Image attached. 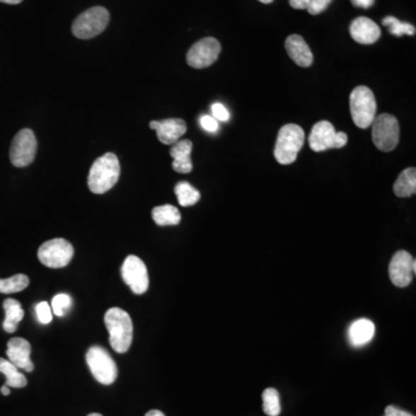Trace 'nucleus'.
<instances>
[{"instance_id":"nucleus-1","label":"nucleus","mask_w":416,"mask_h":416,"mask_svg":"<svg viewBox=\"0 0 416 416\" xmlns=\"http://www.w3.org/2000/svg\"><path fill=\"white\" fill-rule=\"evenodd\" d=\"M120 160L114 153L102 155L93 163L88 176V187L95 195H103L120 180Z\"/></svg>"},{"instance_id":"nucleus-2","label":"nucleus","mask_w":416,"mask_h":416,"mask_svg":"<svg viewBox=\"0 0 416 416\" xmlns=\"http://www.w3.org/2000/svg\"><path fill=\"white\" fill-rule=\"evenodd\" d=\"M104 323L109 332V341L117 353H127L133 340L132 319L120 308H111L104 315Z\"/></svg>"},{"instance_id":"nucleus-3","label":"nucleus","mask_w":416,"mask_h":416,"mask_svg":"<svg viewBox=\"0 0 416 416\" xmlns=\"http://www.w3.org/2000/svg\"><path fill=\"white\" fill-rule=\"evenodd\" d=\"M304 131L296 124H287L281 127L275 144V160L284 166L294 163L304 145Z\"/></svg>"},{"instance_id":"nucleus-4","label":"nucleus","mask_w":416,"mask_h":416,"mask_svg":"<svg viewBox=\"0 0 416 416\" xmlns=\"http://www.w3.org/2000/svg\"><path fill=\"white\" fill-rule=\"evenodd\" d=\"M350 114L353 122L359 129L371 127L376 118L377 104L371 89L366 86H359L354 89L349 98Z\"/></svg>"},{"instance_id":"nucleus-5","label":"nucleus","mask_w":416,"mask_h":416,"mask_svg":"<svg viewBox=\"0 0 416 416\" xmlns=\"http://www.w3.org/2000/svg\"><path fill=\"white\" fill-rule=\"evenodd\" d=\"M110 21L107 8L95 6L81 13L72 25V33L76 38L89 40L101 34Z\"/></svg>"},{"instance_id":"nucleus-6","label":"nucleus","mask_w":416,"mask_h":416,"mask_svg":"<svg viewBox=\"0 0 416 416\" xmlns=\"http://www.w3.org/2000/svg\"><path fill=\"white\" fill-rule=\"evenodd\" d=\"M86 362L94 379L103 385L115 383L118 376V369L114 359L107 349L101 346H93L86 354Z\"/></svg>"},{"instance_id":"nucleus-7","label":"nucleus","mask_w":416,"mask_h":416,"mask_svg":"<svg viewBox=\"0 0 416 416\" xmlns=\"http://www.w3.org/2000/svg\"><path fill=\"white\" fill-rule=\"evenodd\" d=\"M372 141L381 151H391L397 147L400 138V127L395 117L381 114L371 124Z\"/></svg>"},{"instance_id":"nucleus-8","label":"nucleus","mask_w":416,"mask_h":416,"mask_svg":"<svg viewBox=\"0 0 416 416\" xmlns=\"http://www.w3.org/2000/svg\"><path fill=\"white\" fill-rule=\"evenodd\" d=\"M74 255L73 245L64 238H54L43 243L37 251V257L43 265L49 268H62L69 265Z\"/></svg>"},{"instance_id":"nucleus-9","label":"nucleus","mask_w":416,"mask_h":416,"mask_svg":"<svg viewBox=\"0 0 416 416\" xmlns=\"http://www.w3.org/2000/svg\"><path fill=\"white\" fill-rule=\"evenodd\" d=\"M348 142L345 132H337L328 120H322L312 127L309 145L313 151H325L332 149H342Z\"/></svg>"},{"instance_id":"nucleus-10","label":"nucleus","mask_w":416,"mask_h":416,"mask_svg":"<svg viewBox=\"0 0 416 416\" xmlns=\"http://www.w3.org/2000/svg\"><path fill=\"white\" fill-rule=\"evenodd\" d=\"M37 151V140L32 129H23L16 133L11 144L10 160L16 168L33 163Z\"/></svg>"},{"instance_id":"nucleus-11","label":"nucleus","mask_w":416,"mask_h":416,"mask_svg":"<svg viewBox=\"0 0 416 416\" xmlns=\"http://www.w3.org/2000/svg\"><path fill=\"white\" fill-rule=\"evenodd\" d=\"M122 277L136 295L145 294L149 287V277L145 262L137 255H129L122 265Z\"/></svg>"},{"instance_id":"nucleus-12","label":"nucleus","mask_w":416,"mask_h":416,"mask_svg":"<svg viewBox=\"0 0 416 416\" xmlns=\"http://www.w3.org/2000/svg\"><path fill=\"white\" fill-rule=\"evenodd\" d=\"M221 45L213 37L202 38L191 47L186 54V62L193 69H206L218 60Z\"/></svg>"},{"instance_id":"nucleus-13","label":"nucleus","mask_w":416,"mask_h":416,"mask_svg":"<svg viewBox=\"0 0 416 416\" xmlns=\"http://www.w3.org/2000/svg\"><path fill=\"white\" fill-rule=\"evenodd\" d=\"M416 272V260L404 250L398 251L392 257L388 266V275L392 284L399 288H405L413 280Z\"/></svg>"},{"instance_id":"nucleus-14","label":"nucleus","mask_w":416,"mask_h":416,"mask_svg":"<svg viewBox=\"0 0 416 416\" xmlns=\"http://www.w3.org/2000/svg\"><path fill=\"white\" fill-rule=\"evenodd\" d=\"M7 357L8 361L20 370L34 371V363L30 359L32 346L23 337H12L7 342Z\"/></svg>"},{"instance_id":"nucleus-15","label":"nucleus","mask_w":416,"mask_h":416,"mask_svg":"<svg viewBox=\"0 0 416 416\" xmlns=\"http://www.w3.org/2000/svg\"><path fill=\"white\" fill-rule=\"evenodd\" d=\"M149 127L156 131L158 139L164 145H173L186 133V124L180 118H169V120H153Z\"/></svg>"},{"instance_id":"nucleus-16","label":"nucleus","mask_w":416,"mask_h":416,"mask_svg":"<svg viewBox=\"0 0 416 416\" xmlns=\"http://www.w3.org/2000/svg\"><path fill=\"white\" fill-rule=\"evenodd\" d=\"M349 32L354 41L359 45H372L381 37V28L379 25L366 16H359L354 20L350 25Z\"/></svg>"},{"instance_id":"nucleus-17","label":"nucleus","mask_w":416,"mask_h":416,"mask_svg":"<svg viewBox=\"0 0 416 416\" xmlns=\"http://www.w3.org/2000/svg\"><path fill=\"white\" fill-rule=\"evenodd\" d=\"M286 50L288 56L301 67H311L313 62V54H312L310 47L308 45L304 38L300 35H290L286 40Z\"/></svg>"},{"instance_id":"nucleus-18","label":"nucleus","mask_w":416,"mask_h":416,"mask_svg":"<svg viewBox=\"0 0 416 416\" xmlns=\"http://www.w3.org/2000/svg\"><path fill=\"white\" fill-rule=\"evenodd\" d=\"M192 142L184 139L178 140L173 144L171 149V158H173V171L180 173H189L192 171L193 166L191 161V151H192Z\"/></svg>"},{"instance_id":"nucleus-19","label":"nucleus","mask_w":416,"mask_h":416,"mask_svg":"<svg viewBox=\"0 0 416 416\" xmlns=\"http://www.w3.org/2000/svg\"><path fill=\"white\" fill-rule=\"evenodd\" d=\"M375 324L370 319H357L350 325L348 330V339L353 347H362L369 344L375 337Z\"/></svg>"},{"instance_id":"nucleus-20","label":"nucleus","mask_w":416,"mask_h":416,"mask_svg":"<svg viewBox=\"0 0 416 416\" xmlns=\"http://www.w3.org/2000/svg\"><path fill=\"white\" fill-rule=\"evenodd\" d=\"M4 310H5V320L3 323L4 331L6 333H14L16 328L19 326V323L25 317L21 303L14 299H7L3 303Z\"/></svg>"},{"instance_id":"nucleus-21","label":"nucleus","mask_w":416,"mask_h":416,"mask_svg":"<svg viewBox=\"0 0 416 416\" xmlns=\"http://www.w3.org/2000/svg\"><path fill=\"white\" fill-rule=\"evenodd\" d=\"M395 196L399 198H408L416 192V169L407 168L399 175L393 185Z\"/></svg>"},{"instance_id":"nucleus-22","label":"nucleus","mask_w":416,"mask_h":416,"mask_svg":"<svg viewBox=\"0 0 416 416\" xmlns=\"http://www.w3.org/2000/svg\"><path fill=\"white\" fill-rule=\"evenodd\" d=\"M151 216H153L155 224L161 226V227L177 226V224H180V219H182L178 208L173 205L158 206V207L153 208Z\"/></svg>"},{"instance_id":"nucleus-23","label":"nucleus","mask_w":416,"mask_h":416,"mask_svg":"<svg viewBox=\"0 0 416 416\" xmlns=\"http://www.w3.org/2000/svg\"><path fill=\"white\" fill-rule=\"evenodd\" d=\"M8 359L0 357V372L6 377L5 385H7L8 388H23L27 385L25 376Z\"/></svg>"},{"instance_id":"nucleus-24","label":"nucleus","mask_w":416,"mask_h":416,"mask_svg":"<svg viewBox=\"0 0 416 416\" xmlns=\"http://www.w3.org/2000/svg\"><path fill=\"white\" fill-rule=\"evenodd\" d=\"M175 193L180 206L189 207L200 200V192L187 182H180L175 186Z\"/></svg>"},{"instance_id":"nucleus-25","label":"nucleus","mask_w":416,"mask_h":416,"mask_svg":"<svg viewBox=\"0 0 416 416\" xmlns=\"http://www.w3.org/2000/svg\"><path fill=\"white\" fill-rule=\"evenodd\" d=\"M28 284L29 277L25 275H16L8 279H0V293H19L28 287Z\"/></svg>"},{"instance_id":"nucleus-26","label":"nucleus","mask_w":416,"mask_h":416,"mask_svg":"<svg viewBox=\"0 0 416 416\" xmlns=\"http://www.w3.org/2000/svg\"><path fill=\"white\" fill-rule=\"evenodd\" d=\"M262 410L268 416H277L281 413L280 395L275 388H266L262 392Z\"/></svg>"},{"instance_id":"nucleus-27","label":"nucleus","mask_w":416,"mask_h":416,"mask_svg":"<svg viewBox=\"0 0 416 416\" xmlns=\"http://www.w3.org/2000/svg\"><path fill=\"white\" fill-rule=\"evenodd\" d=\"M383 25L388 27V32L391 33L394 36H397V37H400L403 35L412 36V35L415 34V27L413 25L401 23L394 16H386L385 19H383Z\"/></svg>"},{"instance_id":"nucleus-28","label":"nucleus","mask_w":416,"mask_h":416,"mask_svg":"<svg viewBox=\"0 0 416 416\" xmlns=\"http://www.w3.org/2000/svg\"><path fill=\"white\" fill-rule=\"evenodd\" d=\"M72 306V299L67 294H58L52 300V311L58 317H63Z\"/></svg>"},{"instance_id":"nucleus-29","label":"nucleus","mask_w":416,"mask_h":416,"mask_svg":"<svg viewBox=\"0 0 416 416\" xmlns=\"http://www.w3.org/2000/svg\"><path fill=\"white\" fill-rule=\"evenodd\" d=\"M36 315L42 324H49L52 320V312H51L49 303L41 302L36 306Z\"/></svg>"},{"instance_id":"nucleus-30","label":"nucleus","mask_w":416,"mask_h":416,"mask_svg":"<svg viewBox=\"0 0 416 416\" xmlns=\"http://www.w3.org/2000/svg\"><path fill=\"white\" fill-rule=\"evenodd\" d=\"M331 3L332 0H310L309 6L306 10L312 16H317L324 12Z\"/></svg>"},{"instance_id":"nucleus-31","label":"nucleus","mask_w":416,"mask_h":416,"mask_svg":"<svg viewBox=\"0 0 416 416\" xmlns=\"http://www.w3.org/2000/svg\"><path fill=\"white\" fill-rule=\"evenodd\" d=\"M212 114H213L215 120H221V122H228L231 118V115H229L227 108L221 103H214L212 105Z\"/></svg>"},{"instance_id":"nucleus-32","label":"nucleus","mask_w":416,"mask_h":416,"mask_svg":"<svg viewBox=\"0 0 416 416\" xmlns=\"http://www.w3.org/2000/svg\"><path fill=\"white\" fill-rule=\"evenodd\" d=\"M200 125H202V129H206L207 132L214 133L219 129L218 120H215L214 117L208 116V115L202 116V118H200Z\"/></svg>"},{"instance_id":"nucleus-33","label":"nucleus","mask_w":416,"mask_h":416,"mask_svg":"<svg viewBox=\"0 0 416 416\" xmlns=\"http://www.w3.org/2000/svg\"><path fill=\"white\" fill-rule=\"evenodd\" d=\"M385 416H414L412 414L407 413L405 410H399L395 406H388L385 410Z\"/></svg>"},{"instance_id":"nucleus-34","label":"nucleus","mask_w":416,"mask_h":416,"mask_svg":"<svg viewBox=\"0 0 416 416\" xmlns=\"http://www.w3.org/2000/svg\"><path fill=\"white\" fill-rule=\"evenodd\" d=\"M289 4L295 10H306L309 6L310 0H289Z\"/></svg>"},{"instance_id":"nucleus-35","label":"nucleus","mask_w":416,"mask_h":416,"mask_svg":"<svg viewBox=\"0 0 416 416\" xmlns=\"http://www.w3.org/2000/svg\"><path fill=\"white\" fill-rule=\"evenodd\" d=\"M374 3H375V0H352L354 6L361 7V8H369L374 5Z\"/></svg>"},{"instance_id":"nucleus-36","label":"nucleus","mask_w":416,"mask_h":416,"mask_svg":"<svg viewBox=\"0 0 416 416\" xmlns=\"http://www.w3.org/2000/svg\"><path fill=\"white\" fill-rule=\"evenodd\" d=\"M145 416H166L162 413L161 410H149V413L146 414Z\"/></svg>"},{"instance_id":"nucleus-37","label":"nucleus","mask_w":416,"mask_h":416,"mask_svg":"<svg viewBox=\"0 0 416 416\" xmlns=\"http://www.w3.org/2000/svg\"><path fill=\"white\" fill-rule=\"evenodd\" d=\"M0 3L10 4V5H18L23 3V0H0Z\"/></svg>"},{"instance_id":"nucleus-38","label":"nucleus","mask_w":416,"mask_h":416,"mask_svg":"<svg viewBox=\"0 0 416 416\" xmlns=\"http://www.w3.org/2000/svg\"><path fill=\"white\" fill-rule=\"evenodd\" d=\"M0 392L3 395H10L11 394V388L7 386V385H4L3 388H0Z\"/></svg>"},{"instance_id":"nucleus-39","label":"nucleus","mask_w":416,"mask_h":416,"mask_svg":"<svg viewBox=\"0 0 416 416\" xmlns=\"http://www.w3.org/2000/svg\"><path fill=\"white\" fill-rule=\"evenodd\" d=\"M262 4H271L273 0H259Z\"/></svg>"},{"instance_id":"nucleus-40","label":"nucleus","mask_w":416,"mask_h":416,"mask_svg":"<svg viewBox=\"0 0 416 416\" xmlns=\"http://www.w3.org/2000/svg\"><path fill=\"white\" fill-rule=\"evenodd\" d=\"M87 416H102L101 414H98V413H92V414H89V415Z\"/></svg>"}]
</instances>
